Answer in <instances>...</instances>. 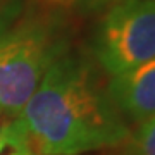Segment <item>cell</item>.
<instances>
[{
  "label": "cell",
  "instance_id": "cell-1",
  "mask_svg": "<svg viewBox=\"0 0 155 155\" xmlns=\"http://www.w3.org/2000/svg\"><path fill=\"white\" fill-rule=\"evenodd\" d=\"M40 155H79L116 147L127 126L86 62L62 54L17 116Z\"/></svg>",
  "mask_w": 155,
  "mask_h": 155
},
{
  "label": "cell",
  "instance_id": "cell-2",
  "mask_svg": "<svg viewBox=\"0 0 155 155\" xmlns=\"http://www.w3.org/2000/svg\"><path fill=\"white\" fill-rule=\"evenodd\" d=\"M64 50V41L45 22H24L0 35V109L19 116L41 78Z\"/></svg>",
  "mask_w": 155,
  "mask_h": 155
},
{
  "label": "cell",
  "instance_id": "cell-3",
  "mask_svg": "<svg viewBox=\"0 0 155 155\" xmlns=\"http://www.w3.org/2000/svg\"><path fill=\"white\" fill-rule=\"evenodd\" d=\"M93 52L110 76L155 57V0H122L102 17Z\"/></svg>",
  "mask_w": 155,
  "mask_h": 155
},
{
  "label": "cell",
  "instance_id": "cell-4",
  "mask_svg": "<svg viewBox=\"0 0 155 155\" xmlns=\"http://www.w3.org/2000/svg\"><path fill=\"white\" fill-rule=\"evenodd\" d=\"M107 93L122 116L143 124L155 117V57L112 76Z\"/></svg>",
  "mask_w": 155,
  "mask_h": 155
},
{
  "label": "cell",
  "instance_id": "cell-5",
  "mask_svg": "<svg viewBox=\"0 0 155 155\" xmlns=\"http://www.w3.org/2000/svg\"><path fill=\"white\" fill-rule=\"evenodd\" d=\"M0 155H40L17 117L0 127Z\"/></svg>",
  "mask_w": 155,
  "mask_h": 155
},
{
  "label": "cell",
  "instance_id": "cell-6",
  "mask_svg": "<svg viewBox=\"0 0 155 155\" xmlns=\"http://www.w3.org/2000/svg\"><path fill=\"white\" fill-rule=\"evenodd\" d=\"M131 155H155V117L140 124L131 143Z\"/></svg>",
  "mask_w": 155,
  "mask_h": 155
},
{
  "label": "cell",
  "instance_id": "cell-7",
  "mask_svg": "<svg viewBox=\"0 0 155 155\" xmlns=\"http://www.w3.org/2000/svg\"><path fill=\"white\" fill-rule=\"evenodd\" d=\"M16 14V9L11 7H0V35L4 33L5 29L11 28V21Z\"/></svg>",
  "mask_w": 155,
  "mask_h": 155
},
{
  "label": "cell",
  "instance_id": "cell-8",
  "mask_svg": "<svg viewBox=\"0 0 155 155\" xmlns=\"http://www.w3.org/2000/svg\"><path fill=\"white\" fill-rule=\"evenodd\" d=\"M88 9H102V7H112L122 2V0H81Z\"/></svg>",
  "mask_w": 155,
  "mask_h": 155
},
{
  "label": "cell",
  "instance_id": "cell-9",
  "mask_svg": "<svg viewBox=\"0 0 155 155\" xmlns=\"http://www.w3.org/2000/svg\"><path fill=\"white\" fill-rule=\"evenodd\" d=\"M0 112H2V109H0Z\"/></svg>",
  "mask_w": 155,
  "mask_h": 155
}]
</instances>
